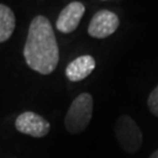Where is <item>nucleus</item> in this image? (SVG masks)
Masks as SVG:
<instances>
[{
	"label": "nucleus",
	"mask_w": 158,
	"mask_h": 158,
	"mask_svg": "<svg viewBox=\"0 0 158 158\" xmlns=\"http://www.w3.org/2000/svg\"><path fill=\"white\" fill-rule=\"evenodd\" d=\"M118 26L119 19L114 12L101 10L91 18L88 26V34L95 39H106L115 33Z\"/></svg>",
	"instance_id": "20e7f679"
},
{
	"label": "nucleus",
	"mask_w": 158,
	"mask_h": 158,
	"mask_svg": "<svg viewBox=\"0 0 158 158\" xmlns=\"http://www.w3.org/2000/svg\"><path fill=\"white\" fill-rule=\"evenodd\" d=\"M148 107L151 114L158 117V85L150 93L148 97Z\"/></svg>",
	"instance_id": "1a4fd4ad"
},
{
	"label": "nucleus",
	"mask_w": 158,
	"mask_h": 158,
	"mask_svg": "<svg viewBox=\"0 0 158 158\" xmlns=\"http://www.w3.org/2000/svg\"><path fill=\"white\" fill-rule=\"evenodd\" d=\"M15 29V15L8 6L0 4V44L12 36Z\"/></svg>",
	"instance_id": "6e6552de"
},
{
	"label": "nucleus",
	"mask_w": 158,
	"mask_h": 158,
	"mask_svg": "<svg viewBox=\"0 0 158 158\" xmlns=\"http://www.w3.org/2000/svg\"><path fill=\"white\" fill-rule=\"evenodd\" d=\"M15 129L25 135L41 138L49 132L51 124L39 114L33 111H25L20 114L15 119Z\"/></svg>",
	"instance_id": "39448f33"
},
{
	"label": "nucleus",
	"mask_w": 158,
	"mask_h": 158,
	"mask_svg": "<svg viewBox=\"0 0 158 158\" xmlns=\"http://www.w3.org/2000/svg\"><path fill=\"white\" fill-rule=\"evenodd\" d=\"M85 11V6L80 1H73L68 4L57 17L56 29L63 34L73 33L80 25Z\"/></svg>",
	"instance_id": "423d86ee"
},
{
	"label": "nucleus",
	"mask_w": 158,
	"mask_h": 158,
	"mask_svg": "<svg viewBox=\"0 0 158 158\" xmlns=\"http://www.w3.org/2000/svg\"><path fill=\"white\" fill-rule=\"evenodd\" d=\"M149 158H158V150H156V151H155Z\"/></svg>",
	"instance_id": "9d476101"
},
{
	"label": "nucleus",
	"mask_w": 158,
	"mask_h": 158,
	"mask_svg": "<svg viewBox=\"0 0 158 158\" xmlns=\"http://www.w3.org/2000/svg\"><path fill=\"white\" fill-rule=\"evenodd\" d=\"M95 59L91 55H81L69 63L66 68V76L72 82L87 79L95 69Z\"/></svg>",
	"instance_id": "0eeeda50"
},
{
	"label": "nucleus",
	"mask_w": 158,
	"mask_h": 158,
	"mask_svg": "<svg viewBox=\"0 0 158 158\" xmlns=\"http://www.w3.org/2000/svg\"><path fill=\"white\" fill-rule=\"evenodd\" d=\"M23 56L32 70L41 75L52 74L60 60L59 46L49 20L44 15H36L31 21Z\"/></svg>",
	"instance_id": "f257e3e1"
},
{
	"label": "nucleus",
	"mask_w": 158,
	"mask_h": 158,
	"mask_svg": "<svg viewBox=\"0 0 158 158\" xmlns=\"http://www.w3.org/2000/svg\"><path fill=\"white\" fill-rule=\"evenodd\" d=\"M115 136L121 148L128 153H136L143 144V135L134 119L128 115H122L116 119Z\"/></svg>",
	"instance_id": "7ed1b4c3"
},
{
	"label": "nucleus",
	"mask_w": 158,
	"mask_h": 158,
	"mask_svg": "<svg viewBox=\"0 0 158 158\" xmlns=\"http://www.w3.org/2000/svg\"><path fill=\"white\" fill-rule=\"evenodd\" d=\"M94 100L88 93L80 94L70 104L64 117V127L69 134L77 135L85 131L93 116Z\"/></svg>",
	"instance_id": "f03ea898"
}]
</instances>
